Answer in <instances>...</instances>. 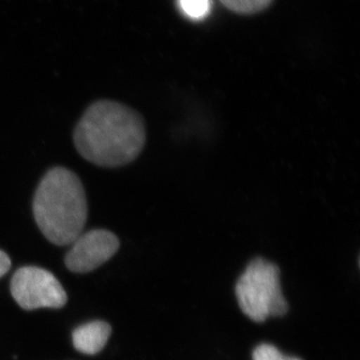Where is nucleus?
Masks as SVG:
<instances>
[{
    "label": "nucleus",
    "mask_w": 360,
    "mask_h": 360,
    "mask_svg": "<svg viewBox=\"0 0 360 360\" xmlns=\"http://www.w3.org/2000/svg\"><path fill=\"white\" fill-rule=\"evenodd\" d=\"M143 118L124 104L99 101L89 106L75 127L79 155L94 165L118 167L137 158L146 144Z\"/></svg>",
    "instance_id": "1"
},
{
    "label": "nucleus",
    "mask_w": 360,
    "mask_h": 360,
    "mask_svg": "<svg viewBox=\"0 0 360 360\" xmlns=\"http://www.w3.org/2000/svg\"><path fill=\"white\" fill-rule=\"evenodd\" d=\"M33 214L45 238L53 245H71L82 233L89 207L82 181L68 168L49 170L40 181Z\"/></svg>",
    "instance_id": "2"
},
{
    "label": "nucleus",
    "mask_w": 360,
    "mask_h": 360,
    "mask_svg": "<svg viewBox=\"0 0 360 360\" xmlns=\"http://www.w3.org/2000/svg\"><path fill=\"white\" fill-rule=\"evenodd\" d=\"M239 307L255 322L283 316L288 310L281 284V270L276 264L257 257L251 260L236 285Z\"/></svg>",
    "instance_id": "3"
},
{
    "label": "nucleus",
    "mask_w": 360,
    "mask_h": 360,
    "mask_svg": "<svg viewBox=\"0 0 360 360\" xmlns=\"http://www.w3.org/2000/svg\"><path fill=\"white\" fill-rule=\"evenodd\" d=\"M11 291L21 309H61L68 302L65 288L49 270L23 266L13 274Z\"/></svg>",
    "instance_id": "4"
},
{
    "label": "nucleus",
    "mask_w": 360,
    "mask_h": 360,
    "mask_svg": "<svg viewBox=\"0 0 360 360\" xmlns=\"http://www.w3.org/2000/svg\"><path fill=\"white\" fill-rule=\"evenodd\" d=\"M65 257V265L70 271L86 274L110 260L120 248V239L105 229H92L71 243Z\"/></svg>",
    "instance_id": "5"
},
{
    "label": "nucleus",
    "mask_w": 360,
    "mask_h": 360,
    "mask_svg": "<svg viewBox=\"0 0 360 360\" xmlns=\"http://www.w3.org/2000/svg\"><path fill=\"white\" fill-rule=\"evenodd\" d=\"M110 335L111 326L108 322H89L78 326L73 331V347L82 354L94 355L103 349Z\"/></svg>",
    "instance_id": "6"
},
{
    "label": "nucleus",
    "mask_w": 360,
    "mask_h": 360,
    "mask_svg": "<svg viewBox=\"0 0 360 360\" xmlns=\"http://www.w3.org/2000/svg\"><path fill=\"white\" fill-rule=\"evenodd\" d=\"M212 0H177V6L186 18L201 21L210 15Z\"/></svg>",
    "instance_id": "7"
},
{
    "label": "nucleus",
    "mask_w": 360,
    "mask_h": 360,
    "mask_svg": "<svg viewBox=\"0 0 360 360\" xmlns=\"http://www.w3.org/2000/svg\"><path fill=\"white\" fill-rule=\"evenodd\" d=\"M225 7L236 13L252 14L264 11L272 0H220Z\"/></svg>",
    "instance_id": "8"
},
{
    "label": "nucleus",
    "mask_w": 360,
    "mask_h": 360,
    "mask_svg": "<svg viewBox=\"0 0 360 360\" xmlns=\"http://www.w3.org/2000/svg\"><path fill=\"white\" fill-rule=\"evenodd\" d=\"M252 360H302L297 357L288 356L279 352L274 345L262 343L252 352Z\"/></svg>",
    "instance_id": "9"
},
{
    "label": "nucleus",
    "mask_w": 360,
    "mask_h": 360,
    "mask_svg": "<svg viewBox=\"0 0 360 360\" xmlns=\"http://www.w3.org/2000/svg\"><path fill=\"white\" fill-rule=\"evenodd\" d=\"M11 260L4 251L0 250V277L11 269Z\"/></svg>",
    "instance_id": "10"
}]
</instances>
